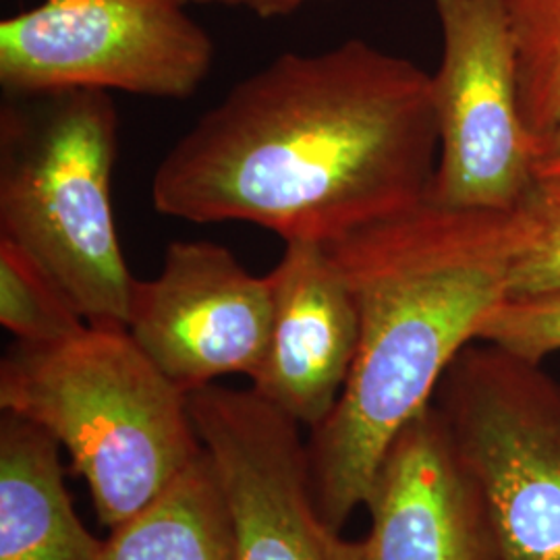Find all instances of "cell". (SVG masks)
Returning <instances> with one entry per match:
<instances>
[{
	"instance_id": "cell-1",
	"label": "cell",
	"mask_w": 560,
	"mask_h": 560,
	"mask_svg": "<svg viewBox=\"0 0 560 560\" xmlns=\"http://www.w3.org/2000/svg\"><path fill=\"white\" fill-rule=\"evenodd\" d=\"M436 162L432 73L353 38L233 85L166 152L152 203L328 243L425 200Z\"/></svg>"
},
{
	"instance_id": "cell-2",
	"label": "cell",
	"mask_w": 560,
	"mask_h": 560,
	"mask_svg": "<svg viewBox=\"0 0 560 560\" xmlns=\"http://www.w3.org/2000/svg\"><path fill=\"white\" fill-rule=\"evenodd\" d=\"M520 237L517 210L425 198L324 243L360 312L349 381L305 442L314 499L335 529L365 506L390 446L509 298Z\"/></svg>"
},
{
	"instance_id": "cell-3",
	"label": "cell",
	"mask_w": 560,
	"mask_h": 560,
	"mask_svg": "<svg viewBox=\"0 0 560 560\" xmlns=\"http://www.w3.org/2000/svg\"><path fill=\"white\" fill-rule=\"evenodd\" d=\"M0 409L46 430L115 529L203 453L189 395L127 328L88 326L57 345L18 342L0 361Z\"/></svg>"
},
{
	"instance_id": "cell-4",
	"label": "cell",
	"mask_w": 560,
	"mask_h": 560,
	"mask_svg": "<svg viewBox=\"0 0 560 560\" xmlns=\"http://www.w3.org/2000/svg\"><path fill=\"white\" fill-rule=\"evenodd\" d=\"M119 148L102 90L9 94L0 110V237L40 264L90 326L127 328L136 279L113 212Z\"/></svg>"
},
{
	"instance_id": "cell-5",
	"label": "cell",
	"mask_w": 560,
	"mask_h": 560,
	"mask_svg": "<svg viewBox=\"0 0 560 560\" xmlns=\"http://www.w3.org/2000/svg\"><path fill=\"white\" fill-rule=\"evenodd\" d=\"M434 405L478 483L502 560H560V381L541 363L467 345Z\"/></svg>"
},
{
	"instance_id": "cell-6",
	"label": "cell",
	"mask_w": 560,
	"mask_h": 560,
	"mask_svg": "<svg viewBox=\"0 0 560 560\" xmlns=\"http://www.w3.org/2000/svg\"><path fill=\"white\" fill-rule=\"evenodd\" d=\"M214 44L175 0H42L0 21L7 94L102 90L189 98Z\"/></svg>"
},
{
	"instance_id": "cell-7",
	"label": "cell",
	"mask_w": 560,
	"mask_h": 560,
	"mask_svg": "<svg viewBox=\"0 0 560 560\" xmlns=\"http://www.w3.org/2000/svg\"><path fill=\"white\" fill-rule=\"evenodd\" d=\"M442 36L432 73L439 162L430 200L515 210L536 183V138L520 104L517 48L504 0H432Z\"/></svg>"
},
{
	"instance_id": "cell-8",
	"label": "cell",
	"mask_w": 560,
	"mask_h": 560,
	"mask_svg": "<svg viewBox=\"0 0 560 560\" xmlns=\"http://www.w3.org/2000/svg\"><path fill=\"white\" fill-rule=\"evenodd\" d=\"M189 413L229 509L235 560H372L322 517L301 425L249 388L208 384Z\"/></svg>"
},
{
	"instance_id": "cell-9",
	"label": "cell",
	"mask_w": 560,
	"mask_h": 560,
	"mask_svg": "<svg viewBox=\"0 0 560 560\" xmlns=\"http://www.w3.org/2000/svg\"><path fill=\"white\" fill-rule=\"evenodd\" d=\"M270 316L268 275H252L219 243L173 241L161 275L136 279L127 332L189 395L222 376L252 378L266 353Z\"/></svg>"
},
{
	"instance_id": "cell-10",
	"label": "cell",
	"mask_w": 560,
	"mask_h": 560,
	"mask_svg": "<svg viewBox=\"0 0 560 560\" xmlns=\"http://www.w3.org/2000/svg\"><path fill=\"white\" fill-rule=\"evenodd\" d=\"M272 316L252 388L289 420L316 430L349 381L360 345V312L322 241H284L268 272Z\"/></svg>"
},
{
	"instance_id": "cell-11",
	"label": "cell",
	"mask_w": 560,
	"mask_h": 560,
	"mask_svg": "<svg viewBox=\"0 0 560 560\" xmlns=\"http://www.w3.org/2000/svg\"><path fill=\"white\" fill-rule=\"evenodd\" d=\"M363 509L372 560H502L480 488L434 400L390 446Z\"/></svg>"
},
{
	"instance_id": "cell-12",
	"label": "cell",
	"mask_w": 560,
	"mask_h": 560,
	"mask_svg": "<svg viewBox=\"0 0 560 560\" xmlns=\"http://www.w3.org/2000/svg\"><path fill=\"white\" fill-rule=\"evenodd\" d=\"M60 444L15 413L0 416V560H101L73 509Z\"/></svg>"
},
{
	"instance_id": "cell-13",
	"label": "cell",
	"mask_w": 560,
	"mask_h": 560,
	"mask_svg": "<svg viewBox=\"0 0 560 560\" xmlns=\"http://www.w3.org/2000/svg\"><path fill=\"white\" fill-rule=\"evenodd\" d=\"M101 560H235L229 509L206 451L150 506L110 529Z\"/></svg>"
},
{
	"instance_id": "cell-14",
	"label": "cell",
	"mask_w": 560,
	"mask_h": 560,
	"mask_svg": "<svg viewBox=\"0 0 560 560\" xmlns=\"http://www.w3.org/2000/svg\"><path fill=\"white\" fill-rule=\"evenodd\" d=\"M0 324L23 345H57L90 324L38 261L0 237Z\"/></svg>"
},
{
	"instance_id": "cell-15",
	"label": "cell",
	"mask_w": 560,
	"mask_h": 560,
	"mask_svg": "<svg viewBox=\"0 0 560 560\" xmlns=\"http://www.w3.org/2000/svg\"><path fill=\"white\" fill-rule=\"evenodd\" d=\"M517 48L520 104L536 141L560 122V0H504Z\"/></svg>"
},
{
	"instance_id": "cell-16",
	"label": "cell",
	"mask_w": 560,
	"mask_h": 560,
	"mask_svg": "<svg viewBox=\"0 0 560 560\" xmlns=\"http://www.w3.org/2000/svg\"><path fill=\"white\" fill-rule=\"evenodd\" d=\"M515 210L521 237L509 298L560 291V179H536Z\"/></svg>"
},
{
	"instance_id": "cell-17",
	"label": "cell",
	"mask_w": 560,
	"mask_h": 560,
	"mask_svg": "<svg viewBox=\"0 0 560 560\" xmlns=\"http://www.w3.org/2000/svg\"><path fill=\"white\" fill-rule=\"evenodd\" d=\"M478 340L521 360L544 363L560 351V291L506 298L488 314Z\"/></svg>"
},
{
	"instance_id": "cell-18",
	"label": "cell",
	"mask_w": 560,
	"mask_h": 560,
	"mask_svg": "<svg viewBox=\"0 0 560 560\" xmlns=\"http://www.w3.org/2000/svg\"><path fill=\"white\" fill-rule=\"evenodd\" d=\"M536 179H560V122L536 141Z\"/></svg>"
},
{
	"instance_id": "cell-19",
	"label": "cell",
	"mask_w": 560,
	"mask_h": 560,
	"mask_svg": "<svg viewBox=\"0 0 560 560\" xmlns=\"http://www.w3.org/2000/svg\"><path fill=\"white\" fill-rule=\"evenodd\" d=\"M198 2H212V4H224V7H237L256 13L258 18H279L298 11L301 4L310 0H198Z\"/></svg>"
},
{
	"instance_id": "cell-20",
	"label": "cell",
	"mask_w": 560,
	"mask_h": 560,
	"mask_svg": "<svg viewBox=\"0 0 560 560\" xmlns=\"http://www.w3.org/2000/svg\"><path fill=\"white\" fill-rule=\"evenodd\" d=\"M175 2H179V4H183V7H185L187 2H198V0H175Z\"/></svg>"
}]
</instances>
